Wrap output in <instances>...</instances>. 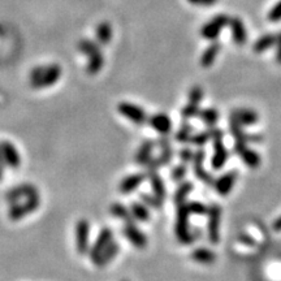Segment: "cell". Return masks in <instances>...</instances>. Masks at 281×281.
Wrapping results in <instances>:
<instances>
[{"instance_id": "cell-31", "label": "cell", "mask_w": 281, "mask_h": 281, "mask_svg": "<svg viewBox=\"0 0 281 281\" xmlns=\"http://www.w3.org/2000/svg\"><path fill=\"white\" fill-rule=\"evenodd\" d=\"M198 116L201 117L202 120L205 121L207 125H210V126H214L218 123V120H219V112L215 108H206V110L199 111Z\"/></svg>"}, {"instance_id": "cell-11", "label": "cell", "mask_w": 281, "mask_h": 281, "mask_svg": "<svg viewBox=\"0 0 281 281\" xmlns=\"http://www.w3.org/2000/svg\"><path fill=\"white\" fill-rule=\"evenodd\" d=\"M0 151L3 155L5 167L11 169H17L21 165V155L11 141H5V139L0 141Z\"/></svg>"}, {"instance_id": "cell-20", "label": "cell", "mask_w": 281, "mask_h": 281, "mask_svg": "<svg viewBox=\"0 0 281 281\" xmlns=\"http://www.w3.org/2000/svg\"><path fill=\"white\" fill-rule=\"evenodd\" d=\"M237 180V172H228L225 175H223L220 179H218L214 183L215 185V190L220 195H226L229 194L233 189V185Z\"/></svg>"}, {"instance_id": "cell-13", "label": "cell", "mask_w": 281, "mask_h": 281, "mask_svg": "<svg viewBox=\"0 0 281 281\" xmlns=\"http://www.w3.org/2000/svg\"><path fill=\"white\" fill-rule=\"evenodd\" d=\"M228 160V153L225 150V146L223 143V133L214 137V156H212V168L215 171H219L224 167V164Z\"/></svg>"}, {"instance_id": "cell-26", "label": "cell", "mask_w": 281, "mask_h": 281, "mask_svg": "<svg viewBox=\"0 0 281 281\" xmlns=\"http://www.w3.org/2000/svg\"><path fill=\"white\" fill-rule=\"evenodd\" d=\"M221 50V46L219 43H211L208 46L207 48L205 50V52L202 54V58H201V65L203 68H210V66L214 64L215 62L216 56L219 55V51Z\"/></svg>"}, {"instance_id": "cell-23", "label": "cell", "mask_w": 281, "mask_h": 281, "mask_svg": "<svg viewBox=\"0 0 281 281\" xmlns=\"http://www.w3.org/2000/svg\"><path fill=\"white\" fill-rule=\"evenodd\" d=\"M147 177H149V180H150L154 195H156L159 199L163 201V199L165 198V195H167V190H165L164 183H163V180H161V177L159 176V173H157L156 171L147 172Z\"/></svg>"}, {"instance_id": "cell-3", "label": "cell", "mask_w": 281, "mask_h": 281, "mask_svg": "<svg viewBox=\"0 0 281 281\" xmlns=\"http://www.w3.org/2000/svg\"><path fill=\"white\" fill-rule=\"evenodd\" d=\"M189 207L187 203L177 206V218H176V237L181 244L190 245L194 242V236L189 229Z\"/></svg>"}, {"instance_id": "cell-22", "label": "cell", "mask_w": 281, "mask_h": 281, "mask_svg": "<svg viewBox=\"0 0 281 281\" xmlns=\"http://www.w3.org/2000/svg\"><path fill=\"white\" fill-rule=\"evenodd\" d=\"M110 214L117 219L123 220L124 223H133L135 221V219L131 215L130 208L124 206L120 202H115L112 205L110 206Z\"/></svg>"}, {"instance_id": "cell-21", "label": "cell", "mask_w": 281, "mask_h": 281, "mask_svg": "<svg viewBox=\"0 0 281 281\" xmlns=\"http://www.w3.org/2000/svg\"><path fill=\"white\" fill-rule=\"evenodd\" d=\"M154 146H155V143L151 141V139H146V141H143L142 145L139 146L138 151L135 153V156H134V161L137 163L138 165H146L150 159L153 157V150H154Z\"/></svg>"}, {"instance_id": "cell-5", "label": "cell", "mask_w": 281, "mask_h": 281, "mask_svg": "<svg viewBox=\"0 0 281 281\" xmlns=\"http://www.w3.org/2000/svg\"><path fill=\"white\" fill-rule=\"evenodd\" d=\"M38 195H40L38 187L35 185H33V184L25 183L20 184L17 187L8 190L5 195H4V198H5V202H7L8 205L11 206L17 203V202L25 201V199H29V198L33 197H38Z\"/></svg>"}, {"instance_id": "cell-12", "label": "cell", "mask_w": 281, "mask_h": 281, "mask_svg": "<svg viewBox=\"0 0 281 281\" xmlns=\"http://www.w3.org/2000/svg\"><path fill=\"white\" fill-rule=\"evenodd\" d=\"M123 234H124V237L137 249H145L147 246V244H149L146 234L143 233L142 230L135 225L134 221H133V223L124 224Z\"/></svg>"}, {"instance_id": "cell-28", "label": "cell", "mask_w": 281, "mask_h": 281, "mask_svg": "<svg viewBox=\"0 0 281 281\" xmlns=\"http://www.w3.org/2000/svg\"><path fill=\"white\" fill-rule=\"evenodd\" d=\"M276 42H278V35H275V34H266V35H263V37H260L259 39L256 40L252 48H254V51L256 54H262V52L267 51L268 48L276 46Z\"/></svg>"}, {"instance_id": "cell-35", "label": "cell", "mask_w": 281, "mask_h": 281, "mask_svg": "<svg viewBox=\"0 0 281 281\" xmlns=\"http://www.w3.org/2000/svg\"><path fill=\"white\" fill-rule=\"evenodd\" d=\"M190 133H191V128L187 126V125H184L183 128L180 129L177 133H176V141H179V142H189L190 141Z\"/></svg>"}, {"instance_id": "cell-36", "label": "cell", "mask_w": 281, "mask_h": 281, "mask_svg": "<svg viewBox=\"0 0 281 281\" xmlns=\"http://www.w3.org/2000/svg\"><path fill=\"white\" fill-rule=\"evenodd\" d=\"M185 175H187V167H185L184 164H181L173 168V171H172V173H171V177L173 181L177 183V181H181V180L185 177Z\"/></svg>"}, {"instance_id": "cell-17", "label": "cell", "mask_w": 281, "mask_h": 281, "mask_svg": "<svg viewBox=\"0 0 281 281\" xmlns=\"http://www.w3.org/2000/svg\"><path fill=\"white\" fill-rule=\"evenodd\" d=\"M119 252H120V244L116 241H112L102 252H100V255H99L93 263H94L96 267H99V268L106 267L108 266V264H110L117 255H119Z\"/></svg>"}, {"instance_id": "cell-24", "label": "cell", "mask_w": 281, "mask_h": 281, "mask_svg": "<svg viewBox=\"0 0 281 281\" xmlns=\"http://www.w3.org/2000/svg\"><path fill=\"white\" fill-rule=\"evenodd\" d=\"M190 256H191V259L194 262L201 263V264H214L216 260L215 252L205 248L195 249V250H193Z\"/></svg>"}, {"instance_id": "cell-44", "label": "cell", "mask_w": 281, "mask_h": 281, "mask_svg": "<svg viewBox=\"0 0 281 281\" xmlns=\"http://www.w3.org/2000/svg\"><path fill=\"white\" fill-rule=\"evenodd\" d=\"M3 179H4V169L0 168V183L3 181Z\"/></svg>"}, {"instance_id": "cell-34", "label": "cell", "mask_w": 281, "mask_h": 281, "mask_svg": "<svg viewBox=\"0 0 281 281\" xmlns=\"http://www.w3.org/2000/svg\"><path fill=\"white\" fill-rule=\"evenodd\" d=\"M187 207H189L190 214H195V215H205L208 212V208L201 202H190Z\"/></svg>"}, {"instance_id": "cell-4", "label": "cell", "mask_w": 281, "mask_h": 281, "mask_svg": "<svg viewBox=\"0 0 281 281\" xmlns=\"http://www.w3.org/2000/svg\"><path fill=\"white\" fill-rule=\"evenodd\" d=\"M40 206V195L29 198L25 201L17 202L15 205H11L8 208V219L11 221H20L30 214H33Z\"/></svg>"}, {"instance_id": "cell-37", "label": "cell", "mask_w": 281, "mask_h": 281, "mask_svg": "<svg viewBox=\"0 0 281 281\" xmlns=\"http://www.w3.org/2000/svg\"><path fill=\"white\" fill-rule=\"evenodd\" d=\"M268 20L272 22H278L281 20V0L270 11V13H268Z\"/></svg>"}, {"instance_id": "cell-38", "label": "cell", "mask_w": 281, "mask_h": 281, "mask_svg": "<svg viewBox=\"0 0 281 281\" xmlns=\"http://www.w3.org/2000/svg\"><path fill=\"white\" fill-rule=\"evenodd\" d=\"M180 157H181V160H183L184 163H187V161L193 160L194 154L190 149H184V150L180 151Z\"/></svg>"}, {"instance_id": "cell-40", "label": "cell", "mask_w": 281, "mask_h": 281, "mask_svg": "<svg viewBox=\"0 0 281 281\" xmlns=\"http://www.w3.org/2000/svg\"><path fill=\"white\" fill-rule=\"evenodd\" d=\"M276 46H278V51H276V62H278L279 64H281V33L278 35Z\"/></svg>"}, {"instance_id": "cell-19", "label": "cell", "mask_w": 281, "mask_h": 281, "mask_svg": "<svg viewBox=\"0 0 281 281\" xmlns=\"http://www.w3.org/2000/svg\"><path fill=\"white\" fill-rule=\"evenodd\" d=\"M205 156H206V153L203 150H198L197 154H194V173L197 176L198 179L202 180L203 183L206 184H214V179H212V176L210 173L203 169V160H205Z\"/></svg>"}, {"instance_id": "cell-30", "label": "cell", "mask_w": 281, "mask_h": 281, "mask_svg": "<svg viewBox=\"0 0 281 281\" xmlns=\"http://www.w3.org/2000/svg\"><path fill=\"white\" fill-rule=\"evenodd\" d=\"M193 187H194V185L191 183L181 184V185L177 187V190L175 191V197H173V201H175L176 205L179 206V205H181V203H184L185 198H187V195L191 193Z\"/></svg>"}, {"instance_id": "cell-27", "label": "cell", "mask_w": 281, "mask_h": 281, "mask_svg": "<svg viewBox=\"0 0 281 281\" xmlns=\"http://www.w3.org/2000/svg\"><path fill=\"white\" fill-rule=\"evenodd\" d=\"M130 211L131 215L135 220L138 221H142V223H146L150 220V211H149V207H147L145 203H141V202H131L130 203Z\"/></svg>"}, {"instance_id": "cell-16", "label": "cell", "mask_w": 281, "mask_h": 281, "mask_svg": "<svg viewBox=\"0 0 281 281\" xmlns=\"http://www.w3.org/2000/svg\"><path fill=\"white\" fill-rule=\"evenodd\" d=\"M230 121H234L242 126H250V125H255L259 121V116L255 111L248 110V108H241V110L234 111L230 115Z\"/></svg>"}, {"instance_id": "cell-45", "label": "cell", "mask_w": 281, "mask_h": 281, "mask_svg": "<svg viewBox=\"0 0 281 281\" xmlns=\"http://www.w3.org/2000/svg\"><path fill=\"white\" fill-rule=\"evenodd\" d=\"M121 281H128V280H121Z\"/></svg>"}, {"instance_id": "cell-42", "label": "cell", "mask_w": 281, "mask_h": 281, "mask_svg": "<svg viewBox=\"0 0 281 281\" xmlns=\"http://www.w3.org/2000/svg\"><path fill=\"white\" fill-rule=\"evenodd\" d=\"M274 229L276 230V232H280L281 230V216L274 223Z\"/></svg>"}, {"instance_id": "cell-33", "label": "cell", "mask_w": 281, "mask_h": 281, "mask_svg": "<svg viewBox=\"0 0 281 281\" xmlns=\"http://www.w3.org/2000/svg\"><path fill=\"white\" fill-rule=\"evenodd\" d=\"M202 98H203V90H202L201 86H193L189 92V103L187 104H191L194 107H199Z\"/></svg>"}, {"instance_id": "cell-2", "label": "cell", "mask_w": 281, "mask_h": 281, "mask_svg": "<svg viewBox=\"0 0 281 281\" xmlns=\"http://www.w3.org/2000/svg\"><path fill=\"white\" fill-rule=\"evenodd\" d=\"M78 50L84 55L88 56L86 72L90 76H95L96 73H99V70L102 69L103 65H104V58H103L98 44L90 39H82L78 43Z\"/></svg>"}, {"instance_id": "cell-10", "label": "cell", "mask_w": 281, "mask_h": 281, "mask_svg": "<svg viewBox=\"0 0 281 281\" xmlns=\"http://www.w3.org/2000/svg\"><path fill=\"white\" fill-rule=\"evenodd\" d=\"M112 241H113V230L111 229V228H108V226L102 228V230L99 232L98 237H96V240H95L94 244L90 246V250H89V256H90L92 262H94V260L100 255V252H102Z\"/></svg>"}, {"instance_id": "cell-43", "label": "cell", "mask_w": 281, "mask_h": 281, "mask_svg": "<svg viewBox=\"0 0 281 281\" xmlns=\"http://www.w3.org/2000/svg\"><path fill=\"white\" fill-rule=\"evenodd\" d=\"M0 168H5V163H4L3 155H1V151H0Z\"/></svg>"}, {"instance_id": "cell-9", "label": "cell", "mask_w": 281, "mask_h": 281, "mask_svg": "<svg viewBox=\"0 0 281 281\" xmlns=\"http://www.w3.org/2000/svg\"><path fill=\"white\" fill-rule=\"evenodd\" d=\"M220 221H221V207L212 205L208 208V240L212 245L220 242Z\"/></svg>"}, {"instance_id": "cell-39", "label": "cell", "mask_w": 281, "mask_h": 281, "mask_svg": "<svg viewBox=\"0 0 281 281\" xmlns=\"http://www.w3.org/2000/svg\"><path fill=\"white\" fill-rule=\"evenodd\" d=\"M190 4H194V5H212L215 4L218 0H187Z\"/></svg>"}, {"instance_id": "cell-14", "label": "cell", "mask_w": 281, "mask_h": 281, "mask_svg": "<svg viewBox=\"0 0 281 281\" xmlns=\"http://www.w3.org/2000/svg\"><path fill=\"white\" fill-rule=\"evenodd\" d=\"M149 125L161 135H168L172 130V121L165 113H155L147 120Z\"/></svg>"}, {"instance_id": "cell-25", "label": "cell", "mask_w": 281, "mask_h": 281, "mask_svg": "<svg viewBox=\"0 0 281 281\" xmlns=\"http://www.w3.org/2000/svg\"><path fill=\"white\" fill-rule=\"evenodd\" d=\"M237 154L241 156V159L244 160V163L248 165L249 168H258L262 163V159H260L259 154L255 153L254 150H250L248 147H244L240 151H237Z\"/></svg>"}, {"instance_id": "cell-29", "label": "cell", "mask_w": 281, "mask_h": 281, "mask_svg": "<svg viewBox=\"0 0 281 281\" xmlns=\"http://www.w3.org/2000/svg\"><path fill=\"white\" fill-rule=\"evenodd\" d=\"M112 39V28L108 22H102L96 28V40L100 44H108Z\"/></svg>"}, {"instance_id": "cell-1", "label": "cell", "mask_w": 281, "mask_h": 281, "mask_svg": "<svg viewBox=\"0 0 281 281\" xmlns=\"http://www.w3.org/2000/svg\"><path fill=\"white\" fill-rule=\"evenodd\" d=\"M62 68L58 64H47V65H38L30 70L29 84L34 90L51 88L60 80Z\"/></svg>"}, {"instance_id": "cell-6", "label": "cell", "mask_w": 281, "mask_h": 281, "mask_svg": "<svg viewBox=\"0 0 281 281\" xmlns=\"http://www.w3.org/2000/svg\"><path fill=\"white\" fill-rule=\"evenodd\" d=\"M76 249L80 255H86L90 250V223L88 219H80L76 224Z\"/></svg>"}, {"instance_id": "cell-15", "label": "cell", "mask_w": 281, "mask_h": 281, "mask_svg": "<svg viewBox=\"0 0 281 281\" xmlns=\"http://www.w3.org/2000/svg\"><path fill=\"white\" fill-rule=\"evenodd\" d=\"M147 177L146 173H133V175H129L126 177L121 180L120 184H119V191L121 194H130L133 191L138 189L142 183L145 181V179Z\"/></svg>"}, {"instance_id": "cell-7", "label": "cell", "mask_w": 281, "mask_h": 281, "mask_svg": "<svg viewBox=\"0 0 281 281\" xmlns=\"http://www.w3.org/2000/svg\"><path fill=\"white\" fill-rule=\"evenodd\" d=\"M117 111H119L121 116H124L125 119H128L129 121H131V123H134L137 125H143L149 120L145 110L141 108L139 106H135L133 103L120 102L117 104Z\"/></svg>"}, {"instance_id": "cell-8", "label": "cell", "mask_w": 281, "mask_h": 281, "mask_svg": "<svg viewBox=\"0 0 281 281\" xmlns=\"http://www.w3.org/2000/svg\"><path fill=\"white\" fill-rule=\"evenodd\" d=\"M230 17L226 15H218L210 22L205 24L201 29V35L207 40H215L219 37L221 30L225 28L226 25H229Z\"/></svg>"}, {"instance_id": "cell-32", "label": "cell", "mask_w": 281, "mask_h": 281, "mask_svg": "<svg viewBox=\"0 0 281 281\" xmlns=\"http://www.w3.org/2000/svg\"><path fill=\"white\" fill-rule=\"evenodd\" d=\"M139 198H141V201H142L149 208H154V210H161V207H163V201L159 199L156 195H150V194L141 193L139 194Z\"/></svg>"}, {"instance_id": "cell-41", "label": "cell", "mask_w": 281, "mask_h": 281, "mask_svg": "<svg viewBox=\"0 0 281 281\" xmlns=\"http://www.w3.org/2000/svg\"><path fill=\"white\" fill-rule=\"evenodd\" d=\"M240 241L244 242V244L251 245V246H254V245H255V242L252 241V238L249 237V236H246V234H242L241 237H240Z\"/></svg>"}, {"instance_id": "cell-18", "label": "cell", "mask_w": 281, "mask_h": 281, "mask_svg": "<svg viewBox=\"0 0 281 281\" xmlns=\"http://www.w3.org/2000/svg\"><path fill=\"white\" fill-rule=\"evenodd\" d=\"M229 26L232 29V38L234 43L237 46H244L248 40V34H246V28L240 17H230Z\"/></svg>"}]
</instances>
